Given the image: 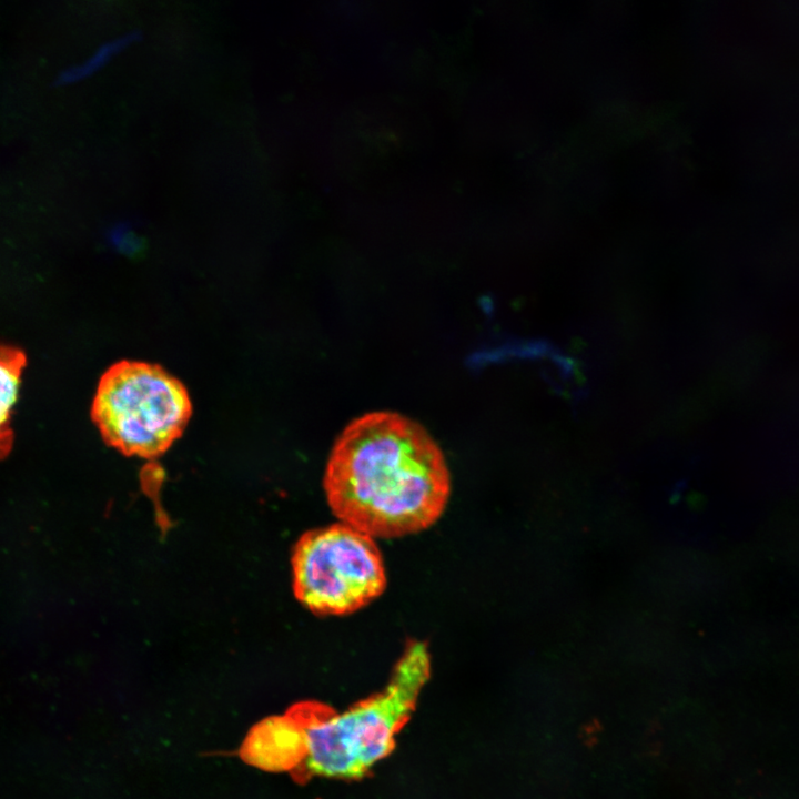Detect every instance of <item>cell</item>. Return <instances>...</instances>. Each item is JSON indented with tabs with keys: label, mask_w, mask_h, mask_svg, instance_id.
I'll list each match as a JSON object with an SVG mask.
<instances>
[{
	"label": "cell",
	"mask_w": 799,
	"mask_h": 799,
	"mask_svg": "<svg viewBox=\"0 0 799 799\" xmlns=\"http://www.w3.org/2000/svg\"><path fill=\"white\" fill-rule=\"evenodd\" d=\"M331 510L370 536L395 538L432 526L451 494L442 449L417 422L378 411L337 437L323 479Z\"/></svg>",
	"instance_id": "obj_1"
},
{
	"label": "cell",
	"mask_w": 799,
	"mask_h": 799,
	"mask_svg": "<svg viewBox=\"0 0 799 799\" xmlns=\"http://www.w3.org/2000/svg\"><path fill=\"white\" fill-rule=\"evenodd\" d=\"M429 675L426 644L409 641L387 685L370 698L327 716L313 704L293 706L286 715L300 726L304 740V758L296 769L326 778L364 777L394 749Z\"/></svg>",
	"instance_id": "obj_2"
},
{
	"label": "cell",
	"mask_w": 799,
	"mask_h": 799,
	"mask_svg": "<svg viewBox=\"0 0 799 799\" xmlns=\"http://www.w3.org/2000/svg\"><path fill=\"white\" fill-rule=\"evenodd\" d=\"M90 414L109 446L152 458L181 436L192 403L185 386L161 366L123 360L100 377Z\"/></svg>",
	"instance_id": "obj_3"
},
{
	"label": "cell",
	"mask_w": 799,
	"mask_h": 799,
	"mask_svg": "<svg viewBox=\"0 0 799 799\" xmlns=\"http://www.w3.org/2000/svg\"><path fill=\"white\" fill-rule=\"evenodd\" d=\"M293 590L317 615H347L383 594L386 574L374 538L336 523L304 533L293 549Z\"/></svg>",
	"instance_id": "obj_4"
},
{
	"label": "cell",
	"mask_w": 799,
	"mask_h": 799,
	"mask_svg": "<svg viewBox=\"0 0 799 799\" xmlns=\"http://www.w3.org/2000/svg\"><path fill=\"white\" fill-rule=\"evenodd\" d=\"M239 754L243 761L259 769L291 771L304 758L302 730L287 715L264 718L249 730Z\"/></svg>",
	"instance_id": "obj_5"
},
{
	"label": "cell",
	"mask_w": 799,
	"mask_h": 799,
	"mask_svg": "<svg viewBox=\"0 0 799 799\" xmlns=\"http://www.w3.org/2000/svg\"><path fill=\"white\" fill-rule=\"evenodd\" d=\"M26 365L27 356L21 348L0 344V461L4 459L13 447L12 413L18 402Z\"/></svg>",
	"instance_id": "obj_6"
},
{
	"label": "cell",
	"mask_w": 799,
	"mask_h": 799,
	"mask_svg": "<svg viewBox=\"0 0 799 799\" xmlns=\"http://www.w3.org/2000/svg\"><path fill=\"white\" fill-rule=\"evenodd\" d=\"M140 34L135 31L124 34L118 39L107 42L82 65L69 71L65 80H77L83 78L104 65L113 55L119 53L125 47L138 40Z\"/></svg>",
	"instance_id": "obj_7"
}]
</instances>
